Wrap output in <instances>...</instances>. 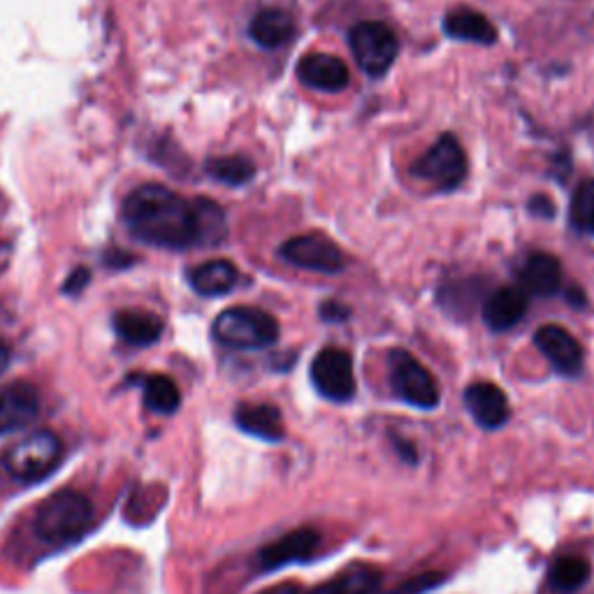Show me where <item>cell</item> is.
<instances>
[{
  "label": "cell",
  "instance_id": "cell-32",
  "mask_svg": "<svg viewBox=\"0 0 594 594\" xmlns=\"http://www.w3.org/2000/svg\"><path fill=\"white\" fill-rule=\"evenodd\" d=\"M567 300L571 302V306H573V310H583V306H585V302H587V298H585V293L579 289V286H571V289L567 291Z\"/></svg>",
  "mask_w": 594,
  "mask_h": 594
},
{
  "label": "cell",
  "instance_id": "cell-16",
  "mask_svg": "<svg viewBox=\"0 0 594 594\" xmlns=\"http://www.w3.org/2000/svg\"><path fill=\"white\" fill-rule=\"evenodd\" d=\"M519 279L525 293L548 298L562 289V265L550 254H529L521 265Z\"/></svg>",
  "mask_w": 594,
  "mask_h": 594
},
{
  "label": "cell",
  "instance_id": "cell-11",
  "mask_svg": "<svg viewBox=\"0 0 594 594\" xmlns=\"http://www.w3.org/2000/svg\"><path fill=\"white\" fill-rule=\"evenodd\" d=\"M40 414V397L31 383H8L0 388V434L31 426Z\"/></svg>",
  "mask_w": 594,
  "mask_h": 594
},
{
  "label": "cell",
  "instance_id": "cell-21",
  "mask_svg": "<svg viewBox=\"0 0 594 594\" xmlns=\"http://www.w3.org/2000/svg\"><path fill=\"white\" fill-rule=\"evenodd\" d=\"M248 33H252V40L263 49H279L295 35V22L293 16L283 10H263L254 16Z\"/></svg>",
  "mask_w": 594,
  "mask_h": 594
},
{
  "label": "cell",
  "instance_id": "cell-7",
  "mask_svg": "<svg viewBox=\"0 0 594 594\" xmlns=\"http://www.w3.org/2000/svg\"><path fill=\"white\" fill-rule=\"evenodd\" d=\"M391 383L399 399L416 409H434L439 405V388L432 374L405 349L391 351L388 358Z\"/></svg>",
  "mask_w": 594,
  "mask_h": 594
},
{
  "label": "cell",
  "instance_id": "cell-1",
  "mask_svg": "<svg viewBox=\"0 0 594 594\" xmlns=\"http://www.w3.org/2000/svg\"><path fill=\"white\" fill-rule=\"evenodd\" d=\"M124 221L138 240L161 248L196 246V209L161 184L138 186L124 202Z\"/></svg>",
  "mask_w": 594,
  "mask_h": 594
},
{
  "label": "cell",
  "instance_id": "cell-26",
  "mask_svg": "<svg viewBox=\"0 0 594 594\" xmlns=\"http://www.w3.org/2000/svg\"><path fill=\"white\" fill-rule=\"evenodd\" d=\"M590 579V564L576 555H564L550 567V585L560 592L579 590Z\"/></svg>",
  "mask_w": 594,
  "mask_h": 594
},
{
  "label": "cell",
  "instance_id": "cell-27",
  "mask_svg": "<svg viewBox=\"0 0 594 594\" xmlns=\"http://www.w3.org/2000/svg\"><path fill=\"white\" fill-rule=\"evenodd\" d=\"M592 209H594V182H585V184L579 186L576 196H573V202H571V223H573V228L585 230Z\"/></svg>",
  "mask_w": 594,
  "mask_h": 594
},
{
  "label": "cell",
  "instance_id": "cell-9",
  "mask_svg": "<svg viewBox=\"0 0 594 594\" xmlns=\"http://www.w3.org/2000/svg\"><path fill=\"white\" fill-rule=\"evenodd\" d=\"M312 383L325 399L349 401L356 393L351 356L337 347L323 349L312 362Z\"/></svg>",
  "mask_w": 594,
  "mask_h": 594
},
{
  "label": "cell",
  "instance_id": "cell-17",
  "mask_svg": "<svg viewBox=\"0 0 594 594\" xmlns=\"http://www.w3.org/2000/svg\"><path fill=\"white\" fill-rule=\"evenodd\" d=\"M444 33L453 37V40L476 43V45H492L497 40V28L490 19L469 8L451 10L444 16Z\"/></svg>",
  "mask_w": 594,
  "mask_h": 594
},
{
  "label": "cell",
  "instance_id": "cell-19",
  "mask_svg": "<svg viewBox=\"0 0 594 594\" xmlns=\"http://www.w3.org/2000/svg\"><path fill=\"white\" fill-rule=\"evenodd\" d=\"M114 330L130 347H151L163 335V321L142 310H121L114 314Z\"/></svg>",
  "mask_w": 594,
  "mask_h": 594
},
{
  "label": "cell",
  "instance_id": "cell-23",
  "mask_svg": "<svg viewBox=\"0 0 594 594\" xmlns=\"http://www.w3.org/2000/svg\"><path fill=\"white\" fill-rule=\"evenodd\" d=\"M144 405L153 414H175L182 405V393L175 381L165 374H151L142 381Z\"/></svg>",
  "mask_w": 594,
  "mask_h": 594
},
{
  "label": "cell",
  "instance_id": "cell-10",
  "mask_svg": "<svg viewBox=\"0 0 594 594\" xmlns=\"http://www.w3.org/2000/svg\"><path fill=\"white\" fill-rule=\"evenodd\" d=\"M534 343L550 365L564 376H579L583 370V349L579 339L560 325H544L536 330Z\"/></svg>",
  "mask_w": 594,
  "mask_h": 594
},
{
  "label": "cell",
  "instance_id": "cell-15",
  "mask_svg": "<svg viewBox=\"0 0 594 594\" xmlns=\"http://www.w3.org/2000/svg\"><path fill=\"white\" fill-rule=\"evenodd\" d=\"M527 312V293L502 286L484 302V321L492 333H506L519 325Z\"/></svg>",
  "mask_w": 594,
  "mask_h": 594
},
{
  "label": "cell",
  "instance_id": "cell-13",
  "mask_svg": "<svg viewBox=\"0 0 594 594\" xmlns=\"http://www.w3.org/2000/svg\"><path fill=\"white\" fill-rule=\"evenodd\" d=\"M298 80L310 89L337 93L349 86V68L333 54H306L298 66Z\"/></svg>",
  "mask_w": 594,
  "mask_h": 594
},
{
  "label": "cell",
  "instance_id": "cell-30",
  "mask_svg": "<svg viewBox=\"0 0 594 594\" xmlns=\"http://www.w3.org/2000/svg\"><path fill=\"white\" fill-rule=\"evenodd\" d=\"M89 281H91V272L86 270V267H77V270L68 277V281L63 283V291L68 295H80L86 289Z\"/></svg>",
  "mask_w": 594,
  "mask_h": 594
},
{
  "label": "cell",
  "instance_id": "cell-25",
  "mask_svg": "<svg viewBox=\"0 0 594 594\" xmlns=\"http://www.w3.org/2000/svg\"><path fill=\"white\" fill-rule=\"evenodd\" d=\"M207 175L225 184V186H242L248 184L256 175V165L254 161H248L246 156H221L212 159L207 165Z\"/></svg>",
  "mask_w": 594,
  "mask_h": 594
},
{
  "label": "cell",
  "instance_id": "cell-35",
  "mask_svg": "<svg viewBox=\"0 0 594 594\" xmlns=\"http://www.w3.org/2000/svg\"><path fill=\"white\" fill-rule=\"evenodd\" d=\"M585 230H592V235H594V209H592V214H590V219H587Z\"/></svg>",
  "mask_w": 594,
  "mask_h": 594
},
{
  "label": "cell",
  "instance_id": "cell-4",
  "mask_svg": "<svg viewBox=\"0 0 594 594\" xmlns=\"http://www.w3.org/2000/svg\"><path fill=\"white\" fill-rule=\"evenodd\" d=\"M63 457V442L49 430H37L22 442L14 444L5 457L3 465L8 474L22 484H35L47 478Z\"/></svg>",
  "mask_w": 594,
  "mask_h": 594
},
{
  "label": "cell",
  "instance_id": "cell-29",
  "mask_svg": "<svg viewBox=\"0 0 594 594\" xmlns=\"http://www.w3.org/2000/svg\"><path fill=\"white\" fill-rule=\"evenodd\" d=\"M527 212L536 219H552L555 217V202L544 196V194H536L529 202H527Z\"/></svg>",
  "mask_w": 594,
  "mask_h": 594
},
{
  "label": "cell",
  "instance_id": "cell-3",
  "mask_svg": "<svg viewBox=\"0 0 594 594\" xmlns=\"http://www.w3.org/2000/svg\"><path fill=\"white\" fill-rule=\"evenodd\" d=\"M212 335L223 347L256 351L272 347L279 339V323L256 306H233L217 316Z\"/></svg>",
  "mask_w": 594,
  "mask_h": 594
},
{
  "label": "cell",
  "instance_id": "cell-22",
  "mask_svg": "<svg viewBox=\"0 0 594 594\" xmlns=\"http://www.w3.org/2000/svg\"><path fill=\"white\" fill-rule=\"evenodd\" d=\"M381 571L370 564H353L337 573L328 583L318 585L310 594H372L378 587Z\"/></svg>",
  "mask_w": 594,
  "mask_h": 594
},
{
  "label": "cell",
  "instance_id": "cell-24",
  "mask_svg": "<svg viewBox=\"0 0 594 594\" xmlns=\"http://www.w3.org/2000/svg\"><path fill=\"white\" fill-rule=\"evenodd\" d=\"M196 209V246H214L225 240V214L223 209L212 200H194Z\"/></svg>",
  "mask_w": 594,
  "mask_h": 594
},
{
  "label": "cell",
  "instance_id": "cell-2",
  "mask_svg": "<svg viewBox=\"0 0 594 594\" xmlns=\"http://www.w3.org/2000/svg\"><path fill=\"white\" fill-rule=\"evenodd\" d=\"M93 525V504L77 490H61L40 504L35 513V532L49 544L80 541Z\"/></svg>",
  "mask_w": 594,
  "mask_h": 594
},
{
  "label": "cell",
  "instance_id": "cell-20",
  "mask_svg": "<svg viewBox=\"0 0 594 594\" xmlns=\"http://www.w3.org/2000/svg\"><path fill=\"white\" fill-rule=\"evenodd\" d=\"M237 279H240L237 267L230 260H221V258L207 260L194 267V272H190L188 277L194 291L205 298H219V295L230 293L235 289Z\"/></svg>",
  "mask_w": 594,
  "mask_h": 594
},
{
  "label": "cell",
  "instance_id": "cell-6",
  "mask_svg": "<svg viewBox=\"0 0 594 594\" xmlns=\"http://www.w3.org/2000/svg\"><path fill=\"white\" fill-rule=\"evenodd\" d=\"M349 45L358 66L370 77H383L397 59V37L381 22L356 24L349 33Z\"/></svg>",
  "mask_w": 594,
  "mask_h": 594
},
{
  "label": "cell",
  "instance_id": "cell-31",
  "mask_svg": "<svg viewBox=\"0 0 594 594\" xmlns=\"http://www.w3.org/2000/svg\"><path fill=\"white\" fill-rule=\"evenodd\" d=\"M569 170H571V161H569V153H555L552 156V165H550V175L555 179H564L569 175Z\"/></svg>",
  "mask_w": 594,
  "mask_h": 594
},
{
  "label": "cell",
  "instance_id": "cell-34",
  "mask_svg": "<svg viewBox=\"0 0 594 594\" xmlns=\"http://www.w3.org/2000/svg\"><path fill=\"white\" fill-rule=\"evenodd\" d=\"M8 365H10V349L5 347L3 341H0V376H3Z\"/></svg>",
  "mask_w": 594,
  "mask_h": 594
},
{
  "label": "cell",
  "instance_id": "cell-28",
  "mask_svg": "<svg viewBox=\"0 0 594 594\" xmlns=\"http://www.w3.org/2000/svg\"><path fill=\"white\" fill-rule=\"evenodd\" d=\"M349 316H351L349 306L337 302V300H328V302L321 304V318L325 323H343Z\"/></svg>",
  "mask_w": 594,
  "mask_h": 594
},
{
  "label": "cell",
  "instance_id": "cell-8",
  "mask_svg": "<svg viewBox=\"0 0 594 594\" xmlns=\"http://www.w3.org/2000/svg\"><path fill=\"white\" fill-rule=\"evenodd\" d=\"M279 256L291 263L300 270L321 272V275H339L347 267V258H343L341 248L321 233H310L293 237L286 244H281Z\"/></svg>",
  "mask_w": 594,
  "mask_h": 594
},
{
  "label": "cell",
  "instance_id": "cell-18",
  "mask_svg": "<svg viewBox=\"0 0 594 594\" xmlns=\"http://www.w3.org/2000/svg\"><path fill=\"white\" fill-rule=\"evenodd\" d=\"M235 423L242 432L263 439V442H281L286 436L281 411L272 405H240Z\"/></svg>",
  "mask_w": 594,
  "mask_h": 594
},
{
  "label": "cell",
  "instance_id": "cell-12",
  "mask_svg": "<svg viewBox=\"0 0 594 594\" xmlns=\"http://www.w3.org/2000/svg\"><path fill=\"white\" fill-rule=\"evenodd\" d=\"M465 405L476 423L486 430L502 428L511 416V407L504 391L490 381L471 383L465 391Z\"/></svg>",
  "mask_w": 594,
  "mask_h": 594
},
{
  "label": "cell",
  "instance_id": "cell-5",
  "mask_svg": "<svg viewBox=\"0 0 594 594\" xmlns=\"http://www.w3.org/2000/svg\"><path fill=\"white\" fill-rule=\"evenodd\" d=\"M467 153L455 136H442L411 165V175L436 190H453L467 177Z\"/></svg>",
  "mask_w": 594,
  "mask_h": 594
},
{
  "label": "cell",
  "instance_id": "cell-14",
  "mask_svg": "<svg viewBox=\"0 0 594 594\" xmlns=\"http://www.w3.org/2000/svg\"><path fill=\"white\" fill-rule=\"evenodd\" d=\"M318 541H321V534L316 529L300 527V529H293L286 536H281L279 541L265 546L258 558H260L263 569H267V571L281 569L286 564H293V562L310 558V555L316 550Z\"/></svg>",
  "mask_w": 594,
  "mask_h": 594
},
{
  "label": "cell",
  "instance_id": "cell-33",
  "mask_svg": "<svg viewBox=\"0 0 594 594\" xmlns=\"http://www.w3.org/2000/svg\"><path fill=\"white\" fill-rule=\"evenodd\" d=\"M260 594H302V587L298 583H281V585H275Z\"/></svg>",
  "mask_w": 594,
  "mask_h": 594
}]
</instances>
